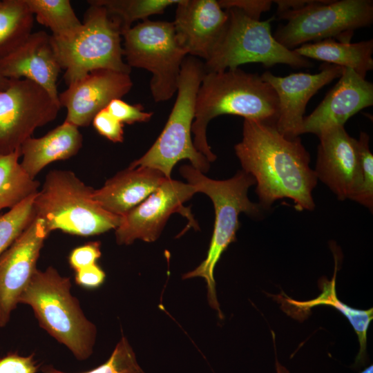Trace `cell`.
<instances>
[{
  "instance_id": "obj_27",
  "label": "cell",
  "mask_w": 373,
  "mask_h": 373,
  "mask_svg": "<svg viewBox=\"0 0 373 373\" xmlns=\"http://www.w3.org/2000/svg\"><path fill=\"white\" fill-rule=\"evenodd\" d=\"M90 2L104 6L108 12L118 19L122 34L139 19H147L153 15L164 12L166 8L180 0H91Z\"/></svg>"
},
{
  "instance_id": "obj_16",
  "label": "cell",
  "mask_w": 373,
  "mask_h": 373,
  "mask_svg": "<svg viewBox=\"0 0 373 373\" xmlns=\"http://www.w3.org/2000/svg\"><path fill=\"white\" fill-rule=\"evenodd\" d=\"M343 70L341 66L324 64L315 74L297 73L278 77L267 71L261 75L278 97L279 112L275 124L278 131L289 139L301 135L308 101L324 86L339 78Z\"/></svg>"
},
{
  "instance_id": "obj_30",
  "label": "cell",
  "mask_w": 373,
  "mask_h": 373,
  "mask_svg": "<svg viewBox=\"0 0 373 373\" xmlns=\"http://www.w3.org/2000/svg\"><path fill=\"white\" fill-rule=\"evenodd\" d=\"M370 137L365 132H361L357 140L359 154L361 181L354 201L368 208H373V155L369 146Z\"/></svg>"
},
{
  "instance_id": "obj_20",
  "label": "cell",
  "mask_w": 373,
  "mask_h": 373,
  "mask_svg": "<svg viewBox=\"0 0 373 373\" xmlns=\"http://www.w3.org/2000/svg\"><path fill=\"white\" fill-rule=\"evenodd\" d=\"M167 178L160 171L138 166L119 171L98 189L94 200L108 212L123 216L154 192Z\"/></svg>"
},
{
  "instance_id": "obj_15",
  "label": "cell",
  "mask_w": 373,
  "mask_h": 373,
  "mask_svg": "<svg viewBox=\"0 0 373 373\" xmlns=\"http://www.w3.org/2000/svg\"><path fill=\"white\" fill-rule=\"evenodd\" d=\"M133 86L130 74L108 69L88 73L69 84L58 95L67 115L64 122L77 127L88 126L95 115L115 99H121Z\"/></svg>"
},
{
  "instance_id": "obj_1",
  "label": "cell",
  "mask_w": 373,
  "mask_h": 373,
  "mask_svg": "<svg viewBox=\"0 0 373 373\" xmlns=\"http://www.w3.org/2000/svg\"><path fill=\"white\" fill-rule=\"evenodd\" d=\"M234 149L243 171L256 181L261 207L287 198L298 211L314 209L312 193L318 179L298 137L289 139L274 124L244 119L242 138Z\"/></svg>"
},
{
  "instance_id": "obj_25",
  "label": "cell",
  "mask_w": 373,
  "mask_h": 373,
  "mask_svg": "<svg viewBox=\"0 0 373 373\" xmlns=\"http://www.w3.org/2000/svg\"><path fill=\"white\" fill-rule=\"evenodd\" d=\"M33 18L25 0H0V57L32 33Z\"/></svg>"
},
{
  "instance_id": "obj_3",
  "label": "cell",
  "mask_w": 373,
  "mask_h": 373,
  "mask_svg": "<svg viewBox=\"0 0 373 373\" xmlns=\"http://www.w3.org/2000/svg\"><path fill=\"white\" fill-rule=\"evenodd\" d=\"M70 278L52 267L37 269L19 298L32 309L41 328L79 361L93 352L97 328L71 294Z\"/></svg>"
},
{
  "instance_id": "obj_29",
  "label": "cell",
  "mask_w": 373,
  "mask_h": 373,
  "mask_svg": "<svg viewBox=\"0 0 373 373\" xmlns=\"http://www.w3.org/2000/svg\"><path fill=\"white\" fill-rule=\"evenodd\" d=\"M42 373H66L52 365H45ZM83 373H145L137 363L135 354L125 336L117 343L108 359L99 366Z\"/></svg>"
},
{
  "instance_id": "obj_32",
  "label": "cell",
  "mask_w": 373,
  "mask_h": 373,
  "mask_svg": "<svg viewBox=\"0 0 373 373\" xmlns=\"http://www.w3.org/2000/svg\"><path fill=\"white\" fill-rule=\"evenodd\" d=\"M95 130L113 142H122L124 130L122 124L113 116L106 108L101 110L92 121Z\"/></svg>"
},
{
  "instance_id": "obj_19",
  "label": "cell",
  "mask_w": 373,
  "mask_h": 373,
  "mask_svg": "<svg viewBox=\"0 0 373 373\" xmlns=\"http://www.w3.org/2000/svg\"><path fill=\"white\" fill-rule=\"evenodd\" d=\"M173 21L187 55L205 61L220 39L228 13L216 0H180Z\"/></svg>"
},
{
  "instance_id": "obj_24",
  "label": "cell",
  "mask_w": 373,
  "mask_h": 373,
  "mask_svg": "<svg viewBox=\"0 0 373 373\" xmlns=\"http://www.w3.org/2000/svg\"><path fill=\"white\" fill-rule=\"evenodd\" d=\"M20 149L0 155V210L15 207L38 192L39 182L23 169Z\"/></svg>"
},
{
  "instance_id": "obj_26",
  "label": "cell",
  "mask_w": 373,
  "mask_h": 373,
  "mask_svg": "<svg viewBox=\"0 0 373 373\" xmlns=\"http://www.w3.org/2000/svg\"><path fill=\"white\" fill-rule=\"evenodd\" d=\"M25 1L38 23L49 28L54 37H67L82 24L68 0Z\"/></svg>"
},
{
  "instance_id": "obj_13",
  "label": "cell",
  "mask_w": 373,
  "mask_h": 373,
  "mask_svg": "<svg viewBox=\"0 0 373 373\" xmlns=\"http://www.w3.org/2000/svg\"><path fill=\"white\" fill-rule=\"evenodd\" d=\"M50 232L35 218L0 256V327H5L21 293L37 269V262Z\"/></svg>"
},
{
  "instance_id": "obj_21",
  "label": "cell",
  "mask_w": 373,
  "mask_h": 373,
  "mask_svg": "<svg viewBox=\"0 0 373 373\" xmlns=\"http://www.w3.org/2000/svg\"><path fill=\"white\" fill-rule=\"evenodd\" d=\"M83 137L78 127L64 122L41 137H29L21 146V167L32 179L47 165L75 155Z\"/></svg>"
},
{
  "instance_id": "obj_36",
  "label": "cell",
  "mask_w": 373,
  "mask_h": 373,
  "mask_svg": "<svg viewBox=\"0 0 373 373\" xmlns=\"http://www.w3.org/2000/svg\"><path fill=\"white\" fill-rule=\"evenodd\" d=\"M105 277L104 271L96 263L77 271L75 280L79 285L94 288L100 286Z\"/></svg>"
},
{
  "instance_id": "obj_38",
  "label": "cell",
  "mask_w": 373,
  "mask_h": 373,
  "mask_svg": "<svg viewBox=\"0 0 373 373\" xmlns=\"http://www.w3.org/2000/svg\"><path fill=\"white\" fill-rule=\"evenodd\" d=\"M10 82V79H7L0 76V90L8 87Z\"/></svg>"
},
{
  "instance_id": "obj_37",
  "label": "cell",
  "mask_w": 373,
  "mask_h": 373,
  "mask_svg": "<svg viewBox=\"0 0 373 373\" xmlns=\"http://www.w3.org/2000/svg\"><path fill=\"white\" fill-rule=\"evenodd\" d=\"M276 373H290L289 371L278 361L276 356Z\"/></svg>"
},
{
  "instance_id": "obj_2",
  "label": "cell",
  "mask_w": 373,
  "mask_h": 373,
  "mask_svg": "<svg viewBox=\"0 0 373 373\" xmlns=\"http://www.w3.org/2000/svg\"><path fill=\"white\" fill-rule=\"evenodd\" d=\"M279 112L277 95L256 73L240 69L206 72L198 90L192 124L193 145L209 162L216 159L207 139L209 122L221 115L276 124Z\"/></svg>"
},
{
  "instance_id": "obj_6",
  "label": "cell",
  "mask_w": 373,
  "mask_h": 373,
  "mask_svg": "<svg viewBox=\"0 0 373 373\" xmlns=\"http://www.w3.org/2000/svg\"><path fill=\"white\" fill-rule=\"evenodd\" d=\"M82 26L71 35L57 38L51 35L57 61L65 70L64 79L69 84L88 73L108 69L130 74L124 61L122 30L118 19L102 6L88 1Z\"/></svg>"
},
{
  "instance_id": "obj_5",
  "label": "cell",
  "mask_w": 373,
  "mask_h": 373,
  "mask_svg": "<svg viewBox=\"0 0 373 373\" xmlns=\"http://www.w3.org/2000/svg\"><path fill=\"white\" fill-rule=\"evenodd\" d=\"M94 190L70 171L52 170L35 195L36 218L44 221L50 233L61 230L86 237L115 229L122 216L102 207L93 198Z\"/></svg>"
},
{
  "instance_id": "obj_33",
  "label": "cell",
  "mask_w": 373,
  "mask_h": 373,
  "mask_svg": "<svg viewBox=\"0 0 373 373\" xmlns=\"http://www.w3.org/2000/svg\"><path fill=\"white\" fill-rule=\"evenodd\" d=\"M101 254L100 242H90L74 249L70 254L68 261L71 267L77 271L96 264Z\"/></svg>"
},
{
  "instance_id": "obj_14",
  "label": "cell",
  "mask_w": 373,
  "mask_h": 373,
  "mask_svg": "<svg viewBox=\"0 0 373 373\" xmlns=\"http://www.w3.org/2000/svg\"><path fill=\"white\" fill-rule=\"evenodd\" d=\"M317 160L314 170L320 179L341 200H354L361 181L357 140L344 126H334L318 135Z\"/></svg>"
},
{
  "instance_id": "obj_12",
  "label": "cell",
  "mask_w": 373,
  "mask_h": 373,
  "mask_svg": "<svg viewBox=\"0 0 373 373\" xmlns=\"http://www.w3.org/2000/svg\"><path fill=\"white\" fill-rule=\"evenodd\" d=\"M197 193L189 183L167 178L148 198L122 216L120 224L115 229L118 245H131L135 240L155 241L164 229L169 218L175 213L185 216L191 227L196 223L184 203Z\"/></svg>"
},
{
  "instance_id": "obj_17",
  "label": "cell",
  "mask_w": 373,
  "mask_h": 373,
  "mask_svg": "<svg viewBox=\"0 0 373 373\" xmlns=\"http://www.w3.org/2000/svg\"><path fill=\"white\" fill-rule=\"evenodd\" d=\"M61 70L51 35L42 30L32 32L15 48L0 57V76L34 82L57 102V81Z\"/></svg>"
},
{
  "instance_id": "obj_9",
  "label": "cell",
  "mask_w": 373,
  "mask_h": 373,
  "mask_svg": "<svg viewBox=\"0 0 373 373\" xmlns=\"http://www.w3.org/2000/svg\"><path fill=\"white\" fill-rule=\"evenodd\" d=\"M122 37L127 65L152 74L150 89L155 102L171 99L177 92L181 66L187 55L173 23L145 19L124 32Z\"/></svg>"
},
{
  "instance_id": "obj_23",
  "label": "cell",
  "mask_w": 373,
  "mask_h": 373,
  "mask_svg": "<svg viewBox=\"0 0 373 373\" xmlns=\"http://www.w3.org/2000/svg\"><path fill=\"white\" fill-rule=\"evenodd\" d=\"M337 271V258L335 257V269L331 280H321V292L315 298L298 301L289 297L285 300L297 312L309 311L312 307L319 305H327L334 307L342 313L349 321L355 331L359 343V351L356 357L355 365H363L366 361L367 334L370 323L373 319V309H359L353 308L341 301L336 295V275Z\"/></svg>"
},
{
  "instance_id": "obj_31",
  "label": "cell",
  "mask_w": 373,
  "mask_h": 373,
  "mask_svg": "<svg viewBox=\"0 0 373 373\" xmlns=\"http://www.w3.org/2000/svg\"><path fill=\"white\" fill-rule=\"evenodd\" d=\"M107 110L122 124H133L135 122H146L153 116L152 112L144 111L140 104L131 105L121 99H113L107 106Z\"/></svg>"
},
{
  "instance_id": "obj_34",
  "label": "cell",
  "mask_w": 373,
  "mask_h": 373,
  "mask_svg": "<svg viewBox=\"0 0 373 373\" xmlns=\"http://www.w3.org/2000/svg\"><path fill=\"white\" fill-rule=\"evenodd\" d=\"M33 356L10 353L0 358V373H37L39 366Z\"/></svg>"
},
{
  "instance_id": "obj_10",
  "label": "cell",
  "mask_w": 373,
  "mask_h": 373,
  "mask_svg": "<svg viewBox=\"0 0 373 373\" xmlns=\"http://www.w3.org/2000/svg\"><path fill=\"white\" fill-rule=\"evenodd\" d=\"M287 23L274 38L289 50L327 39L350 41L354 30L373 22L372 0H311L304 7L277 15Z\"/></svg>"
},
{
  "instance_id": "obj_18",
  "label": "cell",
  "mask_w": 373,
  "mask_h": 373,
  "mask_svg": "<svg viewBox=\"0 0 373 373\" xmlns=\"http://www.w3.org/2000/svg\"><path fill=\"white\" fill-rule=\"evenodd\" d=\"M373 105V84L350 68H344L338 82L308 116L304 117L303 133L318 135L334 126H344L352 116Z\"/></svg>"
},
{
  "instance_id": "obj_35",
  "label": "cell",
  "mask_w": 373,
  "mask_h": 373,
  "mask_svg": "<svg viewBox=\"0 0 373 373\" xmlns=\"http://www.w3.org/2000/svg\"><path fill=\"white\" fill-rule=\"evenodd\" d=\"M218 2L222 9L236 8L255 19H260L261 14L268 11L273 3L270 0H220Z\"/></svg>"
},
{
  "instance_id": "obj_22",
  "label": "cell",
  "mask_w": 373,
  "mask_h": 373,
  "mask_svg": "<svg viewBox=\"0 0 373 373\" xmlns=\"http://www.w3.org/2000/svg\"><path fill=\"white\" fill-rule=\"evenodd\" d=\"M299 55L350 68L365 78L373 69V40L356 43L327 39L307 43L294 50Z\"/></svg>"
},
{
  "instance_id": "obj_39",
  "label": "cell",
  "mask_w": 373,
  "mask_h": 373,
  "mask_svg": "<svg viewBox=\"0 0 373 373\" xmlns=\"http://www.w3.org/2000/svg\"><path fill=\"white\" fill-rule=\"evenodd\" d=\"M360 373H373V365H371L361 371Z\"/></svg>"
},
{
  "instance_id": "obj_8",
  "label": "cell",
  "mask_w": 373,
  "mask_h": 373,
  "mask_svg": "<svg viewBox=\"0 0 373 373\" xmlns=\"http://www.w3.org/2000/svg\"><path fill=\"white\" fill-rule=\"evenodd\" d=\"M228 20L224 29L204 65L206 72L233 70L249 63L266 67L287 64L292 67H309L305 57L278 42L271 32L274 17L260 21L253 19L236 8L225 10Z\"/></svg>"
},
{
  "instance_id": "obj_28",
  "label": "cell",
  "mask_w": 373,
  "mask_h": 373,
  "mask_svg": "<svg viewBox=\"0 0 373 373\" xmlns=\"http://www.w3.org/2000/svg\"><path fill=\"white\" fill-rule=\"evenodd\" d=\"M35 195L0 214V256L36 218L33 204Z\"/></svg>"
},
{
  "instance_id": "obj_11",
  "label": "cell",
  "mask_w": 373,
  "mask_h": 373,
  "mask_svg": "<svg viewBox=\"0 0 373 373\" xmlns=\"http://www.w3.org/2000/svg\"><path fill=\"white\" fill-rule=\"evenodd\" d=\"M61 106L41 86L10 79L0 90V155L20 149L37 128L53 121Z\"/></svg>"
},
{
  "instance_id": "obj_4",
  "label": "cell",
  "mask_w": 373,
  "mask_h": 373,
  "mask_svg": "<svg viewBox=\"0 0 373 373\" xmlns=\"http://www.w3.org/2000/svg\"><path fill=\"white\" fill-rule=\"evenodd\" d=\"M180 172L197 192H202L211 198L215 210L213 231L207 255L198 267L184 274L182 278H204L209 304L222 318L216 296L214 269L222 253L236 240L240 226L239 215L242 212L251 216L260 213V206L253 203L247 196L249 188L255 184L256 181L243 170L224 180L211 179L188 164L182 166Z\"/></svg>"
},
{
  "instance_id": "obj_7",
  "label": "cell",
  "mask_w": 373,
  "mask_h": 373,
  "mask_svg": "<svg viewBox=\"0 0 373 373\" xmlns=\"http://www.w3.org/2000/svg\"><path fill=\"white\" fill-rule=\"evenodd\" d=\"M205 73L204 65L200 59L192 56L185 57L176 100L164 129L146 153L131 162L129 168L154 169L170 178L175 164L189 160L191 166L202 173L208 171L210 162L195 148L191 137L196 96Z\"/></svg>"
}]
</instances>
